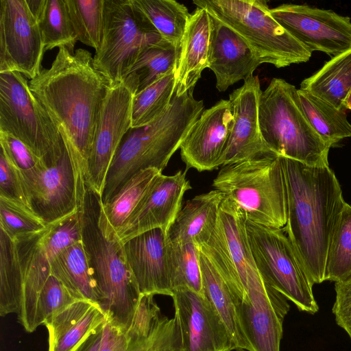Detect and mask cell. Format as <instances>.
Listing matches in <instances>:
<instances>
[{
  "label": "cell",
  "instance_id": "1",
  "mask_svg": "<svg viewBox=\"0 0 351 351\" xmlns=\"http://www.w3.org/2000/svg\"><path fill=\"white\" fill-rule=\"evenodd\" d=\"M29 88L59 132L80 181L84 173L110 83L94 66L90 51L64 47L49 69L29 81Z\"/></svg>",
  "mask_w": 351,
  "mask_h": 351
},
{
  "label": "cell",
  "instance_id": "2",
  "mask_svg": "<svg viewBox=\"0 0 351 351\" xmlns=\"http://www.w3.org/2000/svg\"><path fill=\"white\" fill-rule=\"evenodd\" d=\"M282 159L288 201L284 230L313 282L319 284L325 281L329 245L346 202L329 165Z\"/></svg>",
  "mask_w": 351,
  "mask_h": 351
},
{
  "label": "cell",
  "instance_id": "3",
  "mask_svg": "<svg viewBox=\"0 0 351 351\" xmlns=\"http://www.w3.org/2000/svg\"><path fill=\"white\" fill-rule=\"evenodd\" d=\"M80 220L82 241L95 282L98 305L106 321L127 328L143 294L129 266L123 243L105 215L101 195L86 184Z\"/></svg>",
  "mask_w": 351,
  "mask_h": 351
},
{
  "label": "cell",
  "instance_id": "4",
  "mask_svg": "<svg viewBox=\"0 0 351 351\" xmlns=\"http://www.w3.org/2000/svg\"><path fill=\"white\" fill-rule=\"evenodd\" d=\"M193 90L180 96L174 94L169 108L157 119L127 132L107 173L103 204L140 171L153 168L162 172L166 168L204 111V102L194 97Z\"/></svg>",
  "mask_w": 351,
  "mask_h": 351
},
{
  "label": "cell",
  "instance_id": "5",
  "mask_svg": "<svg viewBox=\"0 0 351 351\" xmlns=\"http://www.w3.org/2000/svg\"><path fill=\"white\" fill-rule=\"evenodd\" d=\"M212 185L234 202L247 221L285 228L288 201L282 156L269 154L223 165Z\"/></svg>",
  "mask_w": 351,
  "mask_h": 351
},
{
  "label": "cell",
  "instance_id": "6",
  "mask_svg": "<svg viewBox=\"0 0 351 351\" xmlns=\"http://www.w3.org/2000/svg\"><path fill=\"white\" fill-rule=\"evenodd\" d=\"M258 121L263 141L275 154L310 166L329 165L330 147L307 119L293 84L271 80L260 95Z\"/></svg>",
  "mask_w": 351,
  "mask_h": 351
},
{
  "label": "cell",
  "instance_id": "7",
  "mask_svg": "<svg viewBox=\"0 0 351 351\" xmlns=\"http://www.w3.org/2000/svg\"><path fill=\"white\" fill-rule=\"evenodd\" d=\"M193 3L241 36L261 64L282 68L311 57L312 52L272 17L266 1L195 0Z\"/></svg>",
  "mask_w": 351,
  "mask_h": 351
},
{
  "label": "cell",
  "instance_id": "8",
  "mask_svg": "<svg viewBox=\"0 0 351 351\" xmlns=\"http://www.w3.org/2000/svg\"><path fill=\"white\" fill-rule=\"evenodd\" d=\"M0 131L22 141L45 167L57 160L66 147L29 82L19 72L0 73Z\"/></svg>",
  "mask_w": 351,
  "mask_h": 351
},
{
  "label": "cell",
  "instance_id": "9",
  "mask_svg": "<svg viewBox=\"0 0 351 351\" xmlns=\"http://www.w3.org/2000/svg\"><path fill=\"white\" fill-rule=\"evenodd\" d=\"M249 246L265 280L301 311L315 314L319 306L314 283L284 229L245 220Z\"/></svg>",
  "mask_w": 351,
  "mask_h": 351
},
{
  "label": "cell",
  "instance_id": "10",
  "mask_svg": "<svg viewBox=\"0 0 351 351\" xmlns=\"http://www.w3.org/2000/svg\"><path fill=\"white\" fill-rule=\"evenodd\" d=\"M167 43L131 5L130 0H104V29L93 64L110 85L121 82L147 48Z\"/></svg>",
  "mask_w": 351,
  "mask_h": 351
},
{
  "label": "cell",
  "instance_id": "11",
  "mask_svg": "<svg viewBox=\"0 0 351 351\" xmlns=\"http://www.w3.org/2000/svg\"><path fill=\"white\" fill-rule=\"evenodd\" d=\"M138 86V75L130 73L121 82L110 85L103 101L84 173L85 184L101 196L114 156L123 136L132 128V101Z\"/></svg>",
  "mask_w": 351,
  "mask_h": 351
},
{
  "label": "cell",
  "instance_id": "12",
  "mask_svg": "<svg viewBox=\"0 0 351 351\" xmlns=\"http://www.w3.org/2000/svg\"><path fill=\"white\" fill-rule=\"evenodd\" d=\"M45 51L27 0H0V73L19 72L30 80L40 73Z\"/></svg>",
  "mask_w": 351,
  "mask_h": 351
},
{
  "label": "cell",
  "instance_id": "13",
  "mask_svg": "<svg viewBox=\"0 0 351 351\" xmlns=\"http://www.w3.org/2000/svg\"><path fill=\"white\" fill-rule=\"evenodd\" d=\"M174 351H232L231 335L218 311L202 294L173 291Z\"/></svg>",
  "mask_w": 351,
  "mask_h": 351
},
{
  "label": "cell",
  "instance_id": "14",
  "mask_svg": "<svg viewBox=\"0 0 351 351\" xmlns=\"http://www.w3.org/2000/svg\"><path fill=\"white\" fill-rule=\"evenodd\" d=\"M272 17L311 52L336 56L351 49V19L331 10L307 5L281 4Z\"/></svg>",
  "mask_w": 351,
  "mask_h": 351
},
{
  "label": "cell",
  "instance_id": "15",
  "mask_svg": "<svg viewBox=\"0 0 351 351\" xmlns=\"http://www.w3.org/2000/svg\"><path fill=\"white\" fill-rule=\"evenodd\" d=\"M153 295L143 294L127 328L104 322L99 351H174V318L164 315Z\"/></svg>",
  "mask_w": 351,
  "mask_h": 351
},
{
  "label": "cell",
  "instance_id": "16",
  "mask_svg": "<svg viewBox=\"0 0 351 351\" xmlns=\"http://www.w3.org/2000/svg\"><path fill=\"white\" fill-rule=\"evenodd\" d=\"M84 188L65 147L29 193L30 208L45 224H52L80 209Z\"/></svg>",
  "mask_w": 351,
  "mask_h": 351
},
{
  "label": "cell",
  "instance_id": "17",
  "mask_svg": "<svg viewBox=\"0 0 351 351\" xmlns=\"http://www.w3.org/2000/svg\"><path fill=\"white\" fill-rule=\"evenodd\" d=\"M130 269L145 295L173 293V243L161 228L143 232L123 243Z\"/></svg>",
  "mask_w": 351,
  "mask_h": 351
},
{
  "label": "cell",
  "instance_id": "18",
  "mask_svg": "<svg viewBox=\"0 0 351 351\" xmlns=\"http://www.w3.org/2000/svg\"><path fill=\"white\" fill-rule=\"evenodd\" d=\"M261 92L258 76L252 75L230 94L233 121L221 167L258 156L276 155L265 144L261 133L258 104Z\"/></svg>",
  "mask_w": 351,
  "mask_h": 351
},
{
  "label": "cell",
  "instance_id": "19",
  "mask_svg": "<svg viewBox=\"0 0 351 351\" xmlns=\"http://www.w3.org/2000/svg\"><path fill=\"white\" fill-rule=\"evenodd\" d=\"M232 121L228 99L204 110L180 147L186 169L211 171L221 166Z\"/></svg>",
  "mask_w": 351,
  "mask_h": 351
},
{
  "label": "cell",
  "instance_id": "20",
  "mask_svg": "<svg viewBox=\"0 0 351 351\" xmlns=\"http://www.w3.org/2000/svg\"><path fill=\"white\" fill-rule=\"evenodd\" d=\"M190 189L186 171L180 170L171 176L161 173L127 224L117 233L120 240L123 243L155 228L168 233L182 208L184 195Z\"/></svg>",
  "mask_w": 351,
  "mask_h": 351
},
{
  "label": "cell",
  "instance_id": "21",
  "mask_svg": "<svg viewBox=\"0 0 351 351\" xmlns=\"http://www.w3.org/2000/svg\"><path fill=\"white\" fill-rule=\"evenodd\" d=\"M210 16L208 68L215 75L217 90L224 92L237 82L254 75L261 62L241 36L210 14Z\"/></svg>",
  "mask_w": 351,
  "mask_h": 351
},
{
  "label": "cell",
  "instance_id": "22",
  "mask_svg": "<svg viewBox=\"0 0 351 351\" xmlns=\"http://www.w3.org/2000/svg\"><path fill=\"white\" fill-rule=\"evenodd\" d=\"M211 32L210 14L197 8L191 14L182 37L175 72V94L180 96L194 89L202 73L208 66Z\"/></svg>",
  "mask_w": 351,
  "mask_h": 351
},
{
  "label": "cell",
  "instance_id": "23",
  "mask_svg": "<svg viewBox=\"0 0 351 351\" xmlns=\"http://www.w3.org/2000/svg\"><path fill=\"white\" fill-rule=\"evenodd\" d=\"M104 321L105 315L97 304L75 301L45 323L48 351H75Z\"/></svg>",
  "mask_w": 351,
  "mask_h": 351
},
{
  "label": "cell",
  "instance_id": "24",
  "mask_svg": "<svg viewBox=\"0 0 351 351\" xmlns=\"http://www.w3.org/2000/svg\"><path fill=\"white\" fill-rule=\"evenodd\" d=\"M223 199L220 191L213 189L188 199L168 232L171 242L199 245L207 241L217 226Z\"/></svg>",
  "mask_w": 351,
  "mask_h": 351
},
{
  "label": "cell",
  "instance_id": "25",
  "mask_svg": "<svg viewBox=\"0 0 351 351\" xmlns=\"http://www.w3.org/2000/svg\"><path fill=\"white\" fill-rule=\"evenodd\" d=\"M199 248L204 295L214 306L227 326L234 350L252 351L241 332L234 299L228 285L199 246Z\"/></svg>",
  "mask_w": 351,
  "mask_h": 351
},
{
  "label": "cell",
  "instance_id": "26",
  "mask_svg": "<svg viewBox=\"0 0 351 351\" xmlns=\"http://www.w3.org/2000/svg\"><path fill=\"white\" fill-rule=\"evenodd\" d=\"M300 89L338 109L346 110L344 101L351 91V49L332 57L316 73L304 79Z\"/></svg>",
  "mask_w": 351,
  "mask_h": 351
},
{
  "label": "cell",
  "instance_id": "27",
  "mask_svg": "<svg viewBox=\"0 0 351 351\" xmlns=\"http://www.w3.org/2000/svg\"><path fill=\"white\" fill-rule=\"evenodd\" d=\"M51 272L77 299L98 304L97 291L82 239L51 261Z\"/></svg>",
  "mask_w": 351,
  "mask_h": 351
},
{
  "label": "cell",
  "instance_id": "28",
  "mask_svg": "<svg viewBox=\"0 0 351 351\" xmlns=\"http://www.w3.org/2000/svg\"><path fill=\"white\" fill-rule=\"evenodd\" d=\"M130 3L164 40L180 49L191 15L184 4L174 0H130Z\"/></svg>",
  "mask_w": 351,
  "mask_h": 351
},
{
  "label": "cell",
  "instance_id": "29",
  "mask_svg": "<svg viewBox=\"0 0 351 351\" xmlns=\"http://www.w3.org/2000/svg\"><path fill=\"white\" fill-rule=\"evenodd\" d=\"M298 96L309 123L330 148L345 138L351 136V123L346 110L338 109L314 95L298 89Z\"/></svg>",
  "mask_w": 351,
  "mask_h": 351
},
{
  "label": "cell",
  "instance_id": "30",
  "mask_svg": "<svg viewBox=\"0 0 351 351\" xmlns=\"http://www.w3.org/2000/svg\"><path fill=\"white\" fill-rule=\"evenodd\" d=\"M161 173L153 168L140 171L109 202L103 204L105 215L117 233L127 224Z\"/></svg>",
  "mask_w": 351,
  "mask_h": 351
},
{
  "label": "cell",
  "instance_id": "31",
  "mask_svg": "<svg viewBox=\"0 0 351 351\" xmlns=\"http://www.w3.org/2000/svg\"><path fill=\"white\" fill-rule=\"evenodd\" d=\"M23 290V276L15 241L0 228V315L17 314Z\"/></svg>",
  "mask_w": 351,
  "mask_h": 351
},
{
  "label": "cell",
  "instance_id": "32",
  "mask_svg": "<svg viewBox=\"0 0 351 351\" xmlns=\"http://www.w3.org/2000/svg\"><path fill=\"white\" fill-rule=\"evenodd\" d=\"M36 18L45 51L64 47L75 52L77 39L65 0H43Z\"/></svg>",
  "mask_w": 351,
  "mask_h": 351
},
{
  "label": "cell",
  "instance_id": "33",
  "mask_svg": "<svg viewBox=\"0 0 351 351\" xmlns=\"http://www.w3.org/2000/svg\"><path fill=\"white\" fill-rule=\"evenodd\" d=\"M175 72L135 94L132 107V128L151 123L169 108L175 94Z\"/></svg>",
  "mask_w": 351,
  "mask_h": 351
},
{
  "label": "cell",
  "instance_id": "34",
  "mask_svg": "<svg viewBox=\"0 0 351 351\" xmlns=\"http://www.w3.org/2000/svg\"><path fill=\"white\" fill-rule=\"evenodd\" d=\"M351 275V206L346 203L329 245L325 280L338 282Z\"/></svg>",
  "mask_w": 351,
  "mask_h": 351
},
{
  "label": "cell",
  "instance_id": "35",
  "mask_svg": "<svg viewBox=\"0 0 351 351\" xmlns=\"http://www.w3.org/2000/svg\"><path fill=\"white\" fill-rule=\"evenodd\" d=\"M65 1L77 40L96 51L103 35L104 0Z\"/></svg>",
  "mask_w": 351,
  "mask_h": 351
},
{
  "label": "cell",
  "instance_id": "36",
  "mask_svg": "<svg viewBox=\"0 0 351 351\" xmlns=\"http://www.w3.org/2000/svg\"><path fill=\"white\" fill-rule=\"evenodd\" d=\"M179 53V49L168 43L154 45L145 49L128 74L138 75V92L176 71Z\"/></svg>",
  "mask_w": 351,
  "mask_h": 351
},
{
  "label": "cell",
  "instance_id": "37",
  "mask_svg": "<svg viewBox=\"0 0 351 351\" xmlns=\"http://www.w3.org/2000/svg\"><path fill=\"white\" fill-rule=\"evenodd\" d=\"M173 291L189 289L203 294L199 245L194 243L173 244Z\"/></svg>",
  "mask_w": 351,
  "mask_h": 351
},
{
  "label": "cell",
  "instance_id": "38",
  "mask_svg": "<svg viewBox=\"0 0 351 351\" xmlns=\"http://www.w3.org/2000/svg\"><path fill=\"white\" fill-rule=\"evenodd\" d=\"M0 145L1 149L20 171L29 195L45 169L42 159L19 139L2 131Z\"/></svg>",
  "mask_w": 351,
  "mask_h": 351
},
{
  "label": "cell",
  "instance_id": "39",
  "mask_svg": "<svg viewBox=\"0 0 351 351\" xmlns=\"http://www.w3.org/2000/svg\"><path fill=\"white\" fill-rule=\"evenodd\" d=\"M47 226L32 210L0 197V228L12 239L41 232Z\"/></svg>",
  "mask_w": 351,
  "mask_h": 351
},
{
  "label": "cell",
  "instance_id": "40",
  "mask_svg": "<svg viewBox=\"0 0 351 351\" xmlns=\"http://www.w3.org/2000/svg\"><path fill=\"white\" fill-rule=\"evenodd\" d=\"M0 197L30 210L27 189L21 174L4 152L0 153Z\"/></svg>",
  "mask_w": 351,
  "mask_h": 351
},
{
  "label": "cell",
  "instance_id": "41",
  "mask_svg": "<svg viewBox=\"0 0 351 351\" xmlns=\"http://www.w3.org/2000/svg\"><path fill=\"white\" fill-rule=\"evenodd\" d=\"M336 298L332 313L338 326L342 328L351 339V275L335 282Z\"/></svg>",
  "mask_w": 351,
  "mask_h": 351
},
{
  "label": "cell",
  "instance_id": "42",
  "mask_svg": "<svg viewBox=\"0 0 351 351\" xmlns=\"http://www.w3.org/2000/svg\"><path fill=\"white\" fill-rule=\"evenodd\" d=\"M104 326V322L91 332L75 351H99L102 340Z\"/></svg>",
  "mask_w": 351,
  "mask_h": 351
},
{
  "label": "cell",
  "instance_id": "43",
  "mask_svg": "<svg viewBox=\"0 0 351 351\" xmlns=\"http://www.w3.org/2000/svg\"><path fill=\"white\" fill-rule=\"evenodd\" d=\"M344 108L345 109L351 110V91L350 92L346 99H345Z\"/></svg>",
  "mask_w": 351,
  "mask_h": 351
}]
</instances>
